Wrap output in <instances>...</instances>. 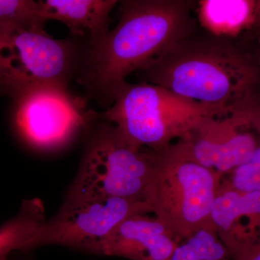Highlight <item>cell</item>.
Here are the masks:
<instances>
[{"mask_svg":"<svg viewBox=\"0 0 260 260\" xmlns=\"http://www.w3.org/2000/svg\"><path fill=\"white\" fill-rule=\"evenodd\" d=\"M138 73L141 82L215 114L260 109L259 42L215 37L200 28Z\"/></svg>","mask_w":260,"mask_h":260,"instance_id":"6da1fadb","label":"cell"},{"mask_svg":"<svg viewBox=\"0 0 260 260\" xmlns=\"http://www.w3.org/2000/svg\"><path fill=\"white\" fill-rule=\"evenodd\" d=\"M189 0L119 1L117 25L86 43L78 81L106 109L126 77L158 59L178 41L199 30Z\"/></svg>","mask_w":260,"mask_h":260,"instance_id":"7a4b0ae2","label":"cell"},{"mask_svg":"<svg viewBox=\"0 0 260 260\" xmlns=\"http://www.w3.org/2000/svg\"><path fill=\"white\" fill-rule=\"evenodd\" d=\"M213 114L208 109L153 84L126 83L110 107L99 112L132 145L153 150L182 138L200 120Z\"/></svg>","mask_w":260,"mask_h":260,"instance_id":"3957f363","label":"cell"},{"mask_svg":"<svg viewBox=\"0 0 260 260\" xmlns=\"http://www.w3.org/2000/svg\"><path fill=\"white\" fill-rule=\"evenodd\" d=\"M218 177L181 151L178 145L159 150L144 195L148 206L179 237L210 223Z\"/></svg>","mask_w":260,"mask_h":260,"instance_id":"277c9868","label":"cell"},{"mask_svg":"<svg viewBox=\"0 0 260 260\" xmlns=\"http://www.w3.org/2000/svg\"><path fill=\"white\" fill-rule=\"evenodd\" d=\"M98 124L69 194L143 201L159 149L145 153L114 124L99 117Z\"/></svg>","mask_w":260,"mask_h":260,"instance_id":"5b68a950","label":"cell"},{"mask_svg":"<svg viewBox=\"0 0 260 260\" xmlns=\"http://www.w3.org/2000/svg\"><path fill=\"white\" fill-rule=\"evenodd\" d=\"M83 54L76 40H56L45 30L0 32V92L13 99L40 85H68L79 75Z\"/></svg>","mask_w":260,"mask_h":260,"instance_id":"8992f818","label":"cell"},{"mask_svg":"<svg viewBox=\"0 0 260 260\" xmlns=\"http://www.w3.org/2000/svg\"><path fill=\"white\" fill-rule=\"evenodd\" d=\"M13 122L22 140L43 151L62 148L93 125L99 112L87 109L67 85H40L13 99Z\"/></svg>","mask_w":260,"mask_h":260,"instance_id":"52a82bcc","label":"cell"},{"mask_svg":"<svg viewBox=\"0 0 260 260\" xmlns=\"http://www.w3.org/2000/svg\"><path fill=\"white\" fill-rule=\"evenodd\" d=\"M260 109L209 114L177 143L186 155L218 177L252 158L259 148Z\"/></svg>","mask_w":260,"mask_h":260,"instance_id":"ba28073f","label":"cell"},{"mask_svg":"<svg viewBox=\"0 0 260 260\" xmlns=\"http://www.w3.org/2000/svg\"><path fill=\"white\" fill-rule=\"evenodd\" d=\"M143 203L114 197L68 194L58 213L50 220H46L23 251L54 244L88 251L90 246L139 209Z\"/></svg>","mask_w":260,"mask_h":260,"instance_id":"9c48e42d","label":"cell"},{"mask_svg":"<svg viewBox=\"0 0 260 260\" xmlns=\"http://www.w3.org/2000/svg\"><path fill=\"white\" fill-rule=\"evenodd\" d=\"M180 237L143 201L89 252L132 260H169Z\"/></svg>","mask_w":260,"mask_h":260,"instance_id":"30bf717a","label":"cell"},{"mask_svg":"<svg viewBox=\"0 0 260 260\" xmlns=\"http://www.w3.org/2000/svg\"><path fill=\"white\" fill-rule=\"evenodd\" d=\"M200 29L232 40L259 42V0H200L194 2Z\"/></svg>","mask_w":260,"mask_h":260,"instance_id":"8fae6325","label":"cell"},{"mask_svg":"<svg viewBox=\"0 0 260 260\" xmlns=\"http://www.w3.org/2000/svg\"><path fill=\"white\" fill-rule=\"evenodd\" d=\"M116 0H40L41 14L46 20L65 24L73 37L84 38L86 43L109 30L110 14Z\"/></svg>","mask_w":260,"mask_h":260,"instance_id":"7c38bea8","label":"cell"},{"mask_svg":"<svg viewBox=\"0 0 260 260\" xmlns=\"http://www.w3.org/2000/svg\"><path fill=\"white\" fill-rule=\"evenodd\" d=\"M260 191L243 193L219 185L210 210V221L217 232L229 236L244 218H259Z\"/></svg>","mask_w":260,"mask_h":260,"instance_id":"4fadbf2b","label":"cell"},{"mask_svg":"<svg viewBox=\"0 0 260 260\" xmlns=\"http://www.w3.org/2000/svg\"><path fill=\"white\" fill-rule=\"evenodd\" d=\"M46 220L42 200H23L19 213L0 227V260H8L14 251H23Z\"/></svg>","mask_w":260,"mask_h":260,"instance_id":"5bb4252c","label":"cell"},{"mask_svg":"<svg viewBox=\"0 0 260 260\" xmlns=\"http://www.w3.org/2000/svg\"><path fill=\"white\" fill-rule=\"evenodd\" d=\"M179 239L169 260H232L229 250L219 239L211 223Z\"/></svg>","mask_w":260,"mask_h":260,"instance_id":"9a60e30c","label":"cell"},{"mask_svg":"<svg viewBox=\"0 0 260 260\" xmlns=\"http://www.w3.org/2000/svg\"><path fill=\"white\" fill-rule=\"evenodd\" d=\"M46 22L38 1L0 0V32L17 29L44 30Z\"/></svg>","mask_w":260,"mask_h":260,"instance_id":"2e32d148","label":"cell"},{"mask_svg":"<svg viewBox=\"0 0 260 260\" xmlns=\"http://www.w3.org/2000/svg\"><path fill=\"white\" fill-rule=\"evenodd\" d=\"M224 175L229 177V180L223 186L243 193L260 191V150L248 161Z\"/></svg>","mask_w":260,"mask_h":260,"instance_id":"e0dca14e","label":"cell"},{"mask_svg":"<svg viewBox=\"0 0 260 260\" xmlns=\"http://www.w3.org/2000/svg\"><path fill=\"white\" fill-rule=\"evenodd\" d=\"M243 260H260L259 249L257 246H255L252 251L249 253V255Z\"/></svg>","mask_w":260,"mask_h":260,"instance_id":"ac0fdd59","label":"cell"}]
</instances>
